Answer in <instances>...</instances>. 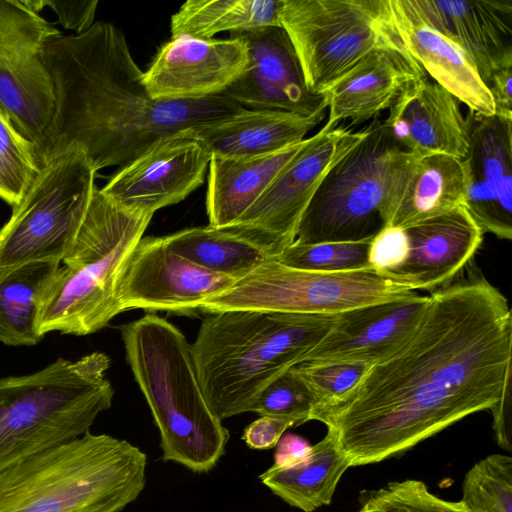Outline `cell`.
<instances>
[{"label":"cell","instance_id":"cell-11","mask_svg":"<svg viewBox=\"0 0 512 512\" xmlns=\"http://www.w3.org/2000/svg\"><path fill=\"white\" fill-rule=\"evenodd\" d=\"M419 295L410 285L371 268L319 272L269 259L221 293L200 311L259 310L336 316L363 306Z\"/></svg>","mask_w":512,"mask_h":512},{"label":"cell","instance_id":"cell-26","mask_svg":"<svg viewBox=\"0 0 512 512\" xmlns=\"http://www.w3.org/2000/svg\"><path fill=\"white\" fill-rule=\"evenodd\" d=\"M465 198L460 158L446 154L418 157L389 204L385 226L406 229L465 205Z\"/></svg>","mask_w":512,"mask_h":512},{"label":"cell","instance_id":"cell-42","mask_svg":"<svg viewBox=\"0 0 512 512\" xmlns=\"http://www.w3.org/2000/svg\"><path fill=\"white\" fill-rule=\"evenodd\" d=\"M311 447L303 437L290 433L285 434L276 445L273 466L279 468L293 466L308 456Z\"/></svg>","mask_w":512,"mask_h":512},{"label":"cell","instance_id":"cell-22","mask_svg":"<svg viewBox=\"0 0 512 512\" xmlns=\"http://www.w3.org/2000/svg\"><path fill=\"white\" fill-rule=\"evenodd\" d=\"M410 252L406 263L388 275L414 290L435 291L453 283L483 241V231L465 205L405 229Z\"/></svg>","mask_w":512,"mask_h":512},{"label":"cell","instance_id":"cell-24","mask_svg":"<svg viewBox=\"0 0 512 512\" xmlns=\"http://www.w3.org/2000/svg\"><path fill=\"white\" fill-rule=\"evenodd\" d=\"M389 5L402 43L426 74L466 104L469 110L494 115L490 90L466 53L422 21L405 0H389Z\"/></svg>","mask_w":512,"mask_h":512},{"label":"cell","instance_id":"cell-6","mask_svg":"<svg viewBox=\"0 0 512 512\" xmlns=\"http://www.w3.org/2000/svg\"><path fill=\"white\" fill-rule=\"evenodd\" d=\"M153 215L122 208L96 188L74 243L40 297L37 333L84 336L123 312V267Z\"/></svg>","mask_w":512,"mask_h":512},{"label":"cell","instance_id":"cell-30","mask_svg":"<svg viewBox=\"0 0 512 512\" xmlns=\"http://www.w3.org/2000/svg\"><path fill=\"white\" fill-rule=\"evenodd\" d=\"M282 0H188L171 17V37L201 39L223 31L281 26Z\"/></svg>","mask_w":512,"mask_h":512},{"label":"cell","instance_id":"cell-19","mask_svg":"<svg viewBox=\"0 0 512 512\" xmlns=\"http://www.w3.org/2000/svg\"><path fill=\"white\" fill-rule=\"evenodd\" d=\"M429 302V296L417 295L340 313L302 363L348 362L373 365L383 361L412 339Z\"/></svg>","mask_w":512,"mask_h":512},{"label":"cell","instance_id":"cell-4","mask_svg":"<svg viewBox=\"0 0 512 512\" xmlns=\"http://www.w3.org/2000/svg\"><path fill=\"white\" fill-rule=\"evenodd\" d=\"M119 329L127 363L160 433L162 459L209 472L225 454L229 432L204 398L191 344L154 314Z\"/></svg>","mask_w":512,"mask_h":512},{"label":"cell","instance_id":"cell-37","mask_svg":"<svg viewBox=\"0 0 512 512\" xmlns=\"http://www.w3.org/2000/svg\"><path fill=\"white\" fill-rule=\"evenodd\" d=\"M370 366L364 363L306 362L293 366V369L309 388L317 409L340 401L357 386Z\"/></svg>","mask_w":512,"mask_h":512},{"label":"cell","instance_id":"cell-8","mask_svg":"<svg viewBox=\"0 0 512 512\" xmlns=\"http://www.w3.org/2000/svg\"><path fill=\"white\" fill-rule=\"evenodd\" d=\"M364 130L363 138L325 175L294 242L357 241L385 226L390 201L418 157L399 147L379 119Z\"/></svg>","mask_w":512,"mask_h":512},{"label":"cell","instance_id":"cell-35","mask_svg":"<svg viewBox=\"0 0 512 512\" xmlns=\"http://www.w3.org/2000/svg\"><path fill=\"white\" fill-rule=\"evenodd\" d=\"M316 406L309 388L291 367L262 391L250 412L289 419L300 425L311 420Z\"/></svg>","mask_w":512,"mask_h":512},{"label":"cell","instance_id":"cell-34","mask_svg":"<svg viewBox=\"0 0 512 512\" xmlns=\"http://www.w3.org/2000/svg\"><path fill=\"white\" fill-rule=\"evenodd\" d=\"M38 171L32 144L19 134L0 109V198L14 207Z\"/></svg>","mask_w":512,"mask_h":512},{"label":"cell","instance_id":"cell-31","mask_svg":"<svg viewBox=\"0 0 512 512\" xmlns=\"http://www.w3.org/2000/svg\"><path fill=\"white\" fill-rule=\"evenodd\" d=\"M60 263L36 262L0 277V342L9 346H34L40 297Z\"/></svg>","mask_w":512,"mask_h":512},{"label":"cell","instance_id":"cell-32","mask_svg":"<svg viewBox=\"0 0 512 512\" xmlns=\"http://www.w3.org/2000/svg\"><path fill=\"white\" fill-rule=\"evenodd\" d=\"M467 512H512V458L485 457L466 473L460 501Z\"/></svg>","mask_w":512,"mask_h":512},{"label":"cell","instance_id":"cell-9","mask_svg":"<svg viewBox=\"0 0 512 512\" xmlns=\"http://www.w3.org/2000/svg\"><path fill=\"white\" fill-rule=\"evenodd\" d=\"M96 172L78 146L49 158L0 228V277L30 263H61L90 205Z\"/></svg>","mask_w":512,"mask_h":512},{"label":"cell","instance_id":"cell-14","mask_svg":"<svg viewBox=\"0 0 512 512\" xmlns=\"http://www.w3.org/2000/svg\"><path fill=\"white\" fill-rule=\"evenodd\" d=\"M236 280L208 271L170 250L164 237H142L120 275L122 311L142 309L192 315L207 298Z\"/></svg>","mask_w":512,"mask_h":512},{"label":"cell","instance_id":"cell-41","mask_svg":"<svg viewBox=\"0 0 512 512\" xmlns=\"http://www.w3.org/2000/svg\"><path fill=\"white\" fill-rule=\"evenodd\" d=\"M512 64L500 68L493 76L489 90L494 103V115L512 119Z\"/></svg>","mask_w":512,"mask_h":512},{"label":"cell","instance_id":"cell-36","mask_svg":"<svg viewBox=\"0 0 512 512\" xmlns=\"http://www.w3.org/2000/svg\"><path fill=\"white\" fill-rule=\"evenodd\" d=\"M359 512H467L459 502L443 500L419 480L391 482L370 494Z\"/></svg>","mask_w":512,"mask_h":512},{"label":"cell","instance_id":"cell-38","mask_svg":"<svg viewBox=\"0 0 512 512\" xmlns=\"http://www.w3.org/2000/svg\"><path fill=\"white\" fill-rule=\"evenodd\" d=\"M409 252L410 244L406 230L396 226H384L370 242L368 266L388 276L403 267Z\"/></svg>","mask_w":512,"mask_h":512},{"label":"cell","instance_id":"cell-13","mask_svg":"<svg viewBox=\"0 0 512 512\" xmlns=\"http://www.w3.org/2000/svg\"><path fill=\"white\" fill-rule=\"evenodd\" d=\"M61 35L29 0H0V109L32 147L54 114L44 50Z\"/></svg>","mask_w":512,"mask_h":512},{"label":"cell","instance_id":"cell-23","mask_svg":"<svg viewBox=\"0 0 512 512\" xmlns=\"http://www.w3.org/2000/svg\"><path fill=\"white\" fill-rule=\"evenodd\" d=\"M425 77L405 46L375 50L323 94L329 110L325 125L334 129L341 121L357 125L375 118Z\"/></svg>","mask_w":512,"mask_h":512},{"label":"cell","instance_id":"cell-29","mask_svg":"<svg viewBox=\"0 0 512 512\" xmlns=\"http://www.w3.org/2000/svg\"><path fill=\"white\" fill-rule=\"evenodd\" d=\"M167 247L194 264L236 281L271 256L225 227H194L164 236Z\"/></svg>","mask_w":512,"mask_h":512},{"label":"cell","instance_id":"cell-39","mask_svg":"<svg viewBox=\"0 0 512 512\" xmlns=\"http://www.w3.org/2000/svg\"><path fill=\"white\" fill-rule=\"evenodd\" d=\"M42 5L54 11L64 28L81 34L94 24L98 1L42 0Z\"/></svg>","mask_w":512,"mask_h":512},{"label":"cell","instance_id":"cell-43","mask_svg":"<svg viewBox=\"0 0 512 512\" xmlns=\"http://www.w3.org/2000/svg\"><path fill=\"white\" fill-rule=\"evenodd\" d=\"M511 390L491 410L493 414V426L498 444L511 452Z\"/></svg>","mask_w":512,"mask_h":512},{"label":"cell","instance_id":"cell-15","mask_svg":"<svg viewBox=\"0 0 512 512\" xmlns=\"http://www.w3.org/2000/svg\"><path fill=\"white\" fill-rule=\"evenodd\" d=\"M210 159L196 128L182 130L120 167L100 190L122 208L153 215L201 186Z\"/></svg>","mask_w":512,"mask_h":512},{"label":"cell","instance_id":"cell-16","mask_svg":"<svg viewBox=\"0 0 512 512\" xmlns=\"http://www.w3.org/2000/svg\"><path fill=\"white\" fill-rule=\"evenodd\" d=\"M248 62L221 95L251 110H278L304 116L326 111L324 95L309 90L295 48L281 26L235 31Z\"/></svg>","mask_w":512,"mask_h":512},{"label":"cell","instance_id":"cell-17","mask_svg":"<svg viewBox=\"0 0 512 512\" xmlns=\"http://www.w3.org/2000/svg\"><path fill=\"white\" fill-rule=\"evenodd\" d=\"M465 207L483 233L512 239V119L469 110Z\"/></svg>","mask_w":512,"mask_h":512},{"label":"cell","instance_id":"cell-10","mask_svg":"<svg viewBox=\"0 0 512 512\" xmlns=\"http://www.w3.org/2000/svg\"><path fill=\"white\" fill-rule=\"evenodd\" d=\"M279 16L306 84L318 95L373 51L404 46L389 0H282Z\"/></svg>","mask_w":512,"mask_h":512},{"label":"cell","instance_id":"cell-21","mask_svg":"<svg viewBox=\"0 0 512 512\" xmlns=\"http://www.w3.org/2000/svg\"><path fill=\"white\" fill-rule=\"evenodd\" d=\"M460 103L425 77L396 100L383 124L399 147L417 157L446 154L462 159L468 134Z\"/></svg>","mask_w":512,"mask_h":512},{"label":"cell","instance_id":"cell-12","mask_svg":"<svg viewBox=\"0 0 512 512\" xmlns=\"http://www.w3.org/2000/svg\"><path fill=\"white\" fill-rule=\"evenodd\" d=\"M364 134L325 125L306 138L258 200L225 228L276 259L295 241L300 220L325 175Z\"/></svg>","mask_w":512,"mask_h":512},{"label":"cell","instance_id":"cell-33","mask_svg":"<svg viewBox=\"0 0 512 512\" xmlns=\"http://www.w3.org/2000/svg\"><path fill=\"white\" fill-rule=\"evenodd\" d=\"M373 237L313 244L293 242L276 260L289 267L319 272L365 269L369 268L367 256Z\"/></svg>","mask_w":512,"mask_h":512},{"label":"cell","instance_id":"cell-18","mask_svg":"<svg viewBox=\"0 0 512 512\" xmlns=\"http://www.w3.org/2000/svg\"><path fill=\"white\" fill-rule=\"evenodd\" d=\"M245 44L236 38L171 37L144 72V85L156 100L202 99L220 95L244 71Z\"/></svg>","mask_w":512,"mask_h":512},{"label":"cell","instance_id":"cell-2","mask_svg":"<svg viewBox=\"0 0 512 512\" xmlns=\"http://www.w3.org/2000/svg\"><path fill=\"white\" fill-rule=\"evenodd\" d=\"M55 108L33 146L38 169L72 146L80 147L95 172L122 167L159 139L231 118L246 108L223 95L156 100L132 57L125 35L108 22L63 36L44 50Z\"/></svg>","mask_w":512,"mask_h":512},{"label":"cell","instance_id":"cell-25","mask_svg":"<svg viewBox=\"0 0 512 512\" xmlns=\"http://www.w3.org/2000/svg\"><path fill=\"white\" fill-rule=\"evenodd\" d=\"M326 116H304L278 110L246 109L215 124L196 129L211 156L244 158L271 154L302 142Z\"/></svg>","mask_w":512,"mask_h":512},{"label":"cell","instance_id":"cell-7","mask_svg":"<svg viewBox=\"0 0 512 512\" xmlns=\"http://www.w3.org/2000/svg\"><path fill=\"white\" fill-rule=\"evenodd\" d=\"M109 357L93 352L58 358L43 369L0 378V473L89 432L111 407Z\"/></svg>","mask_w":512,"mask_h":512},{"label":"cell","instance_id":"cell-20","mask_svg":"<svg viewBox=\"0 0 512 512\" xmlns=\"http://www.w3.org/2000/svg\"><path fill=\"white\" fill-rule=\"evenodd\" d=\"M427 25L460 47L489 87L512 64V0H405Z\"/></svg>","mask_w":512,"mask_h":512},{"label":"cell","instance_id":"cell-28","mask_svg":"<svg viewBox=\"0 0 512 512\" xmlns=\"http://www.w3.org/2000/svg\"><path fill=\"white\" fill-rule=\"evenodd\" d=\"M349 467L335 435L327 430L325 437L311 447L304 460L290 467L272 466L259 478L289 505L313 512L330 504L339 480Z\"/></svg>","mask_w":512,"mask_h":512},{"label":"cell","instance_id":"cell-40","mask_svg":"<svg viewBox=\"0 0 512 512\" xmlns=\"http://www.w3.org/2000/svg\"><path fill=\"white\" fill-rule=\"evenodd\" d=\"M294 425L295 423L289 419L260 416L244 429L242 439L251 449H271L276 447L284 432Z\"/></svg>","mask_w":512,"mask_h":512},{"label":"cell","instance_id":"cell-3","mask_svg":"<svg viewBox=\"0 0 512 512\" xmlns=\"http://www.w3.org/2000/svg\"><path fill=\"white\" fill-rule=\"evenodd\" d=\"M335 316L228 310L207 316L191 344L204 398L221 421L250 412L262 391L303 362Z\"/></svg>","mask_w":512,"mask_h":512},{"label":"cell","instance_id":"cell-27","mask_svg":"<svg viewBox=\"0 0 512 512\" xmlns=\"http://www.w3.org/2000/svg\"><path fill=\"white\" fill-rule=\"evenodd\" d=\"M305 140L266 155L211 156L206 198L209 225L225 227L236 222L264 193Z\"/></svg>","mask_w":512,"mask_h":512},{"label":"cell","instance_id":"cell-5","mask_svg":"<svg viewBox=\"0 0 512 512\" xmlns=\"http://www.w3.org/2000/svg\"><path fill=\"white\" fill-rule=\"evenodd\" d=\"M147 456L90 432L0 473V512H120L146 484Z\"/></svg>","mask_w":512,"mask_h":512},{"label":"cell","instance_id":"cell-1","mask_svg":"<svg viewBox=\"0 0 512 512\" xmlns=\"http://www.w3.org/2000/svg\"><path fill=\"white\" fill-rule=\"evenodd\" d=\"M412 339L370 366L357 386L317 420L333 432L350 467L377 463L476 412L511 390L512 312L485 277H468L429 295Z\"/></svg>","mask_w":512,"mask_h":512}]
</instances>
